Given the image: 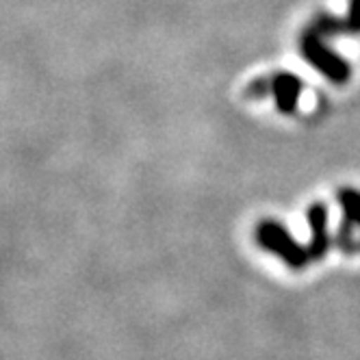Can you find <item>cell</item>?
Returning <instances> with one entry per match:
<instances>
[{
    "instance_id": "6da1fadb",
    "label": "cell",
    "mask_w": 360,
    "mask_h": 360,
    "mask_svg": "<svg viewBox=\"0 0 360 360\" xmlns=\"http://www.w3.org/2000/svg\"><path fill=\"white\" fill-rule=\"evenodd\" d=\"M256 241H259L261 248L280 256V259L293 269H304L308 263L313 261L308 245L297 243L291 237L289 230L278 221H271V219L261 221L259 228H256Z\"/></svg>"
},
{
    "instance_id": "7a4b0ae2",
    "label": "cell",
    "mask_w": 360,
    "mask_h": 360,
    "mask_svg": "<svg viewBox=\"0 0 360 360\" xmlns=\"http://www.w3.org/2000/svg\"><path fill=\"white\" fill-rule=\"evenodd\" d=\"M300 48H302V55L306 57V61L311 63L313 68H317L328 81L337 83V85L347 83L349 74H352V68L347 65V61L343 57H339L337 53H334V50H330L323 44L321 35H317L313 29H308L302 35Z\"/></svg>"
},
{
    "instance_id": "3957f363",
    "label": "cell",
    "mask_w": 360,
    "mask_h": 360,
    "mask_svg": "<svg viewBox=\"0 0 360 360\" xmlns=\"http://www.w3.org/2000/svg\"><path fill=\"white\" fill-rule=\"evenodd\" d=\"M302 81L297 79L295 74L291 72H280V74H274L269 79H261L256 81L254 85H250L248 94L259 98V96H265V91H271L274 98H276V105L282 113H295L297 109V102H300V94H302Z\"/></svg>"
},
{
    "instance_id": "277c9868",
    "label": "cell",
    "mask_w": 360,
    "mask_h": 360,
    "mask_svg": "<svg viewBox=\"0 0 360 360\" xmlns=\"http://www.w3.org/2000/svg\"><path fill=\"white\" fill-rule=\"evenodd\" d=\"M339 202L343 207V226H341V235L337 243L345 252H356V239L352 235V230L360 226V191L356 189H343L339 193Z\"/></svg>"
},
{
    "instance_id": "5b68a950",
    "label": "cell",
    "mask_w": 360,
    "mask_h": 360,
    "mask_svg": "<svg viewBox=\"0 0 360 360\" xmlns=\"http://www.w3.org/2000/svg\"><path fill=\"white\" fill-rule=\"evenodd\" d=\"M308 224H311V256L313 261H321L328 248H330V237H328V209L323 204H313L308 211Z\"/></svg>"
},
{
    "instance_id": "8992f818",
    "label": "cell",
    "mask_w": 360,
    "mask_h": 360,
    "mask_svg": "<svg viewBox=\"0 0 360 360\" xmlns=\"http://www.w3.org/2000/svg\"><path fill=\"white\" fill-rule=\"evenodd\" d=\"M347 35L360 33V0H349V15L345 18Z\"/></svg>"
}]
</instances>
